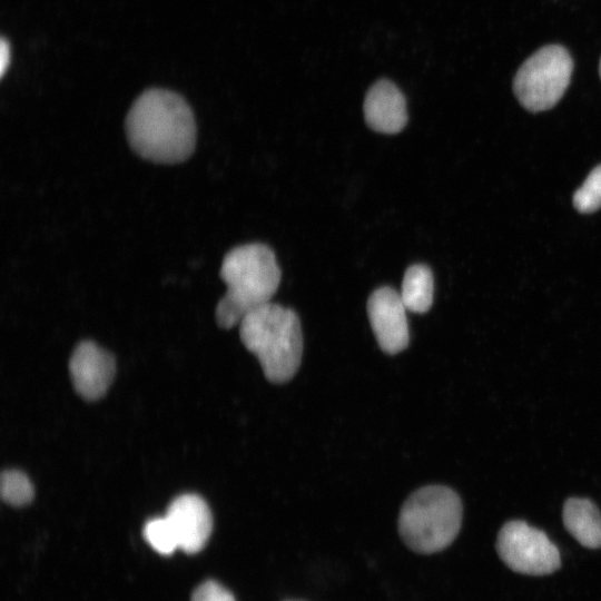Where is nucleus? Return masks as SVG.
<instances>
[{
	"mask_svg": "<svg viewBox=\"0 0 601 601\" xmlns=\"http://www.w3.org/2000/svg\"><path fill=\"white\" fill-rule=\"evenodd\" d=\"M573 62L565 48L549 45L534 52L518 70L513 89L520 104L530 111L554 107L565 92Z\"/></svg>",
	"mask_w": 601,
	"mask_h": 601,
	"instance_id": "obj_5",
	"label": "nucleus"
},
{
	"mask_svg": "<svg viewBox=\"0 0 601 601\" xmlns=\"http://www.w3.org/2000/svg\"><path fill=\"white\" fill-rule=\"evenodd\" d=\"M0 493L2 500L13 506L30 503L35 495L29 477L17 470H8L1 474Z\"/></svg>",
	"mask_w": 601,
	"mask_h": 601,
	"instance_id": "obj_13",
	"label": "nucleus"
},
{
	"mask_svg": "<svg viewBox=\"0 0 601 601\" xmlns=\"http://www.w3.org/2000/svg\"><path fill=\"white\" fill-rule=\"evenodd\" d=\"M10 62V45L9 42L2 38L0 42V73L1 76L4 75L7 67Z\"/></svg>",
	"mask_w": 601,
	"mask_h": 601,
	"instance_id": "obj_17",
	"label": "nucleus"
},
{
	"mask_svg": "<svg viewBox=\"0 0 601 601\" xmlns=\"http://www.w3.org/2000/svg\"><path fill=\"white\" fill-rule=\"evenodd\" d=\"M563 523L581 545L589 549L601 548V514L590 500H566L563 506Z\"/></svg>",
	"mask_w": 601,
	"mask_h": 601,
	"instance_id": "obj_11",
	"label": "nucleus"
},
{
	"mask_svg": "<svg viewBox=\"0 0 601 601\" xmlns=\"http://www.w3.org/2000/svg\"><path fill=\"white\" fill-rule=\"evenodd\" d=\"M142 534L148 544L160 554L169 555L179 549L176 533L166 515L146 522Z\"/></svg>",
	"mask_w": 601,
	"mask_h": 601,
	"instance_id": "obj_14",
	"label": "nucleus"
},
{
	"mask_svg": "<svg viewBox=\"0 0 601 601\" xmlns=\"http://www.w3.org/2000/svg\"><path fill=\"white\" fill-rule=\"evenodd\" d=\"M434 279L431 269L426 265L415 264L410 266L403 277L401 298L413 313H425L433 304Z\"/></svg>",
	"mask_w": 601,
	"mask_h": 601,
	"instance_id": "obj_12",
	"label": "nucleus"
},
{
	"mask_svg": "<svg viewBox=\"0 0 601 601\" xmlns=\"http://www.w3.org/2000/svg\"><path fill=\"white\" fill-rule=\"evenodd\" d=\"M165 515L174 528L179 549L197 553L206 545L213 530V518L203 497L181 494L170 502Z\"/></svg>",
	"mask_w": 601,
	"mask_h": 601,
	"instance_id": "obj_9",
	"label": "nucleus"
},
{
	"mask_svg": "<svg viewBox=\"0 0 601 601\" xmlns=\"http://www.w3.org/2000/svg\"><path fill=\"white\" fill-rule=\"evenodd\" d=\"M574 207L583 214H590L601 207V165L589 174L584 183L573 195Z\"/></svg>",
	"mask_w": 601,
	"mask_h": 601,
	"instance_id": "obj_15",
	"label": "nucleus"
},
{
	"mask_svg": "<svg viewBox=\"0 0 601 601\" xmlns=\"http://www.w3.org/2000/svg\"><path fill=\"white\" fill-rule=\"evenodd\" d=\"M406 311L401 295L388 286L375 289L367 300V315L381 349L387 354L404 351L410 342Z\"/></svg>",
	"mask_w": 601,
	"mask_h": 601,
	"instance_id": "obj_7",
	"label": "nucleus"
},
{
	"mask_svg": "<svg viewBox=\"0 0 601 601\" xmlns=\"http://www.w3.org/2000/svg\"><path fill=\"white\" fill-rule=\"evenodd\" d=\"M239 337L253 353L265 377L276 384L289 381L297 372L303 354V335L297 314L268 302L239 323Z\"/></svg>",
	"mask_w": 601,
	"mask_h": 601,
	"instance_id": "obj_3",
	"label": "nucleus"
},
{
	"mask_svg": "<svg viewBox=\"0 0 601 601\" xmlns=\"http://www.w3.org/2000/svg\"><path fill=\"white\" fill-rule=\"evenodd\" d=\"M462 523L459 495L443 485H428L413 492L398 516V532L417 553L431 554L447 548Z\"/></svg>",
	"mask_w": 601,
	"mask_h": 601,
	"instance_id": "obj_4",
	"label": "nucleus"
},
{
	"mask_svg": "<svg viewBox=\"0 0 601 601\" xmlns=\"http://www.w3.org/2000/svg\"><path fill=\"white\" fill-rule=\"evenodd\" d=\"M191 601H236L234 595L221 584L206 581L196 588Z\"/></svg>",
	"mask_w": 601,
	"mask_h": 601,
	"instance_id": "obj_16",
	"label": "nucleus"
},
{
	"mask_svg": "<svg viewBox=\"0 0 601 601\" xmlns=\"http://www.w3.org/2000/svg\"><path fill=\"white\" fill-rule=\"evenodd\" d=\"M220 277L227 292L216 306L215 318L219 327L227 329L239 325L250 311L270 302L282 273L274 252L264 244L252 243L225 255Z\"/></svg>",
	"mask_w": 601,
	"mask_h": 601,
	"instance_id": "obj_2",
	"label": "nucleus"
},
{
	"mask_svg": "<svg viewBox=\"0 0 601 601\" xmlns=\"http://www.w3.org/2000/svg\"><path fill=\"white\" fill-rule=\"evenodd\" d=\"M599 72H600V77H601V60H600V66H599Z\"/></svg>",
	"mask_w": 601,
	"mask_h": 601,
	"instance_id": "obj_18",
	"label": "nucleus"
},
{
	"mask_svg": "<svg viewBox=\"0 0 601 601\" xmlns=\"http://www.w3.org/2000/svg\"><path fill=\"white\" fill-rule=\"evenodd\" d=\"M496 551L512 571L521 574L548 575L561 565L554 543L543 531L524 521H510L501 528Z\"/></svg>",
	"mask_w": 601,
	"mask_h": 601,
	"instance_id": "obj_6",
	"label": "nucleus"
},
{
	"mask_svg": "<svg viewBox=\"0 0 601 601\" xmlns=\"http://www.w3.org/2000/svg\"><path fill=\"white\" fill-rule=\"evenodd\" d=\"M111 354L91 341L79 343L69 361V373L76 392L88 401L100 398L115 376Z\"/></svg>",
	"mask_w": 601,
	"mask_h": 601,
	"instance_id": "obj_8",
	"label": "nucleus"
},
{
	"mask_svg": "<svg viewBox=\"0 0 601 601\" xmlns=\"http://www.w3.org/2000/svg\"><path fill=\"white\" fill-rule=\"evenodd\" d=\"M126 132L132 150L152 162L186 160L196 145L194 114L176 92L148 89L132 104L126 118Z\"/></svg>",
	"mask_w": 601,
	"mask_h": 601,
	"instance_id": "obj_1",
	"label": "nucleus"
},
{
	"mask_svg": "<svg viewBox=\"0 0 601 601\" xmlns=\"http://www.w3.org/2000/svg\"><path fill=\"white\" fill-rule=\"evenodd\" d=\"M364 117L368 127L377 132H400L407 124L404 95L390 80H378L365 96Z\"/></svg>",
	"mask_w": 601,
	"mask_h": 601,
	"instance_id": "obj_10",
	"label": "nucleus"
}]
</instances>
